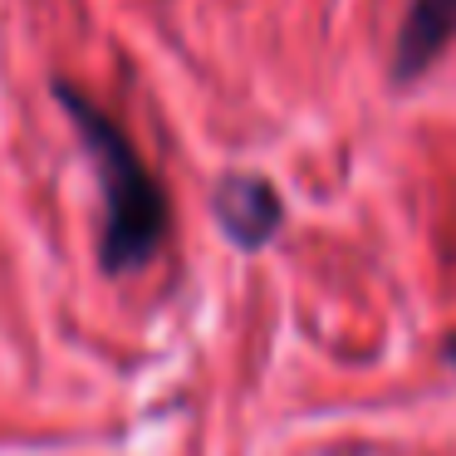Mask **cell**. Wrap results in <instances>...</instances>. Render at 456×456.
I'll list each match as a JSON object with an SVG mask.
<instances>
[{
	"label": "cell",
	"instance_id": "obj_4",
	"mask_svg": "<svg viewBox=\"0 0 456 456\" xmlns=\"http://www.w3.org/2000/svg\"><path fill=\"white\" fill-rule=\"evenodd\" d=\"M442 354H446V363L456 368V334H452V338H446V344H442Z\"/></svg>",
	"mask_w": 456,
	"mask_h": 456
},
{
	"label": "cell",
	"instance_id": "obj_1",
	"mask_svg": "<svg viewBox=\"0 0 456 456\" xmlns=\"http://www.w3.org/2000/svg\"><path fill=\"white\" fill-rule=\"evenodd\" d=\"M54 99L64 103L74 133L84 142L94 177L103 191V231H99V265L109 275H133L142 270L167 240V191L158 187V177L148 172V162L138 158V148L128 142V133L74 84L54 79Z\"/></svg>",
	"mask_w": 456,
	"mask_h": 456
},
{
	"label": "cell",
	"instance_id": "obj_3",
	"mask_svg": "<svg viewBox=\"0 0 456 456\" xmlns=\"http://www.w3.org/2000/svg\"><path fill=\"white\" fill-rule=\"evenodd\" d=\"M456 35V0H412L397 25V45H393V79L412 84L427 64L442 60V50Z\"/></svg>",
	"mask_w": 456,
	"mask_h": 456
},
{
	"label": "cell",
	"instance_id": "obj_2",
	"mask_svg": "<svg viewBox=\"0 0 456 456\" xmlns=\"http://www.w3.org/2000/svg\"><path fill=\"white\" fill-rule=\"evenodd\" d=\"M211 207H216V221L231 236V246H240V250L270 246V236L285 221V207H280L275 187L265 177H256V172H231V177H221Z\"/></svg>",
	"mask_w": 456,
	"mask_h": 456
}]
</instances>
